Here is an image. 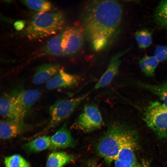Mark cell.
Returning a JSON list of instances; mask_svg holds the SVG:
<instances>
[{
    "label": "cell",
    "mask_w": 167,
    "mask_h": 167,
    "mask_svg": "<svg viewBox=\"0 0 167 167\" xmlns=\"http://www.w3.org/2000/svg\"><path fill=\"white\" fill-rule=\"evenodd\" d=\"M122 16V7L117 1L92 0L85 3L81 16L83 28L94 50H104L116 41Z\"/></svg>",
    "instance_id": "6da1fadb"
},
{
    "label": "cell",
    "mask_w": 167,
    "mask_h": 167,
    "mask_svg": "<svg viewBox=\"0 0 167 167\" xmlns=\"http://www.w3.org/2000/svg\"><path fill=\"white\" fill-rule=\"evenodd\" d=\"M64 21V15L60 11L38 13L32 17L25 33L31 40L55 34L62 29Z\"/></svg>",
    "instance_id": "7a4b0ae2"
},
{
    "label": "cell",
    "mask_w": 167,
    "mask_h": 167,
    "mask_svg": "<svg viewBox=\"0 0 167 167\" xmlns=\"http://www.w3.org/2000/svg\"><path fill=\"white\" fill-rule=\"evenodd\" d=\"M126 127L124 124L118 122L111 123L106 133L99 141L97 148L98 153L108 163L117 159Z\"/></svg>",
    "instance_id": "3957f363"
},
{
    "label": "cell",
    "mask_w": 167,
    "mask_h": 167,
    "mask_svg": "<svg viewBox=\"0 0 167 167\" xmlns=\"http://www.w3.org/2000/svg\"><path fill=\"white\" fill-rule=\"evenodd\" d=\"M144 121L160 138H167V106L158 101L151 102L143 113Z\"/></svg>",
    "instance_id": "277c9868"
},
{
    "label": "cell",
    "mask_w": 167,
    "mask_h": 167,
    "mask_svg": "<svg viewBox=\"0 0 167 167\" xmlns=\"http://www.w3.org/2000/svg\"><path fill=\"white\" fill-rule=\"evenodd\" d=\"M89 94L88 93L72 98L57 100L49 109L50 119L47 129L55 127L68 118Z\"/></svg>",
    "instance_id": "5b68a950"
},
{
    "label": "cell",
    "mask_w": 167,
    "mask_h": 167,
    "mask_svg": "<svg viewBox=\"0 0 167 167\" xmlns=\"http://www.w3.org/2000/svg\"><path fill=\"white\" fill-rule=\"evenodd\" d=\"M103 124V119L98 108L95 105L89 104L84 106L72 127L89 132L100 128Z\"/></svg>",
    "instance_id": "8992f818"
},
{
    "label": "cell",
    "mask_w": 167,
    "mask_h": 167,
    "mask_svg": "<svg viewBox=\"0 0 167 167\" xmlns=\"http://www.w3.org/2000/svg\"><path fill=\"white\" fill-rule=\"evenodd\" d=\"M84 36L83 28L76 26L62 32L61 45L64 55H72L78 52L83 45Z\"/></svg>",
    "instance_id": "52a82bcc"
},
{
    "label": "cell",
    "mask_w": 167,
    "mask_h": 167,
    "mask_svg": "<svg viewBox=\"0 0 167 167\" xmlns=\"http://www.w3.org/2000/svg\"><path fill=\"white\" fill-rule=\"evenodd\" d=\"M0 114L5 119L24 120L27 116L11 92L3 94L0 98Z\"/></svg>",
    "instance_id": "ba28073f"
},
{
    "label": "cell",
    "mask_w": 167,
    "mask_h": 167,
    "mask_svg": "<svg viewBox=\"0 0 167 167\" xmlns=\"http://www.w3.org/2000/svg\"><path fill=\"white\" fill-rule=\"evenodd\" d=\"M133 131L126 128L122 135L120 148L116 160L127 161L132 165L137 162L135 155L136 143Z\"/></svg>",
    "instance_id": "9c48e42d"
},
{
    "label": "cell",
    "mask_w": 167,
    "mask_h": 167,
    "mask_svg": "<svg viewBox=\"0 0 167 167\" xmlns=\"http://www.w3.org/2000/svg\"><path fill=\"white\" fill-rule=\"evenodd\" d=\"M11 92L18 104L27 116L41 95L40 92L37 89L26 90L20 88L15 89Z\"/></svg>",
    "instance_id": "30bf717a"
},
{
    "label": "cell",
    "mask_w": 167,
    "mask_h": 167,
    "mask_svg": "<svg viewBox=\"0 0 167 167\" xmlns=\"http://www.w3.org/2000/svg\"><path fill=\"white\" fill-rule=\"evenodd\" d=\"M32 126L24 120L5 119L0 123V137L5 140L15 137L30 129Z\"/></svg>",
    "instance_id": "8fae6325"
},
{
    "label": "cell",
    "mask_w": 167,
    "mask_h": 167,
    "mask_svg": "<svg viewBox=\"0 0 167 167\" xmlns=\"http://www.w3.org/2000/svg\"><path fill=\"white\" fill-rule=\"evenodd\" d=\"M130 49L119 52L111 58L108 66L104 73L96 84L93 89H97L109 85L118 74L122 62L121 58Z\"/></svg>",
    "instance_id": "7c38bea8"
},
{
    "label": "cell",
    "mask_w": 167,
    "mask_h": 167,
    "mask_svg": "<svg viewBox=\"0 0 167 167\" xmlns=\"http://www.w3.org/2000/svg\"><path fill=\"white\" fill-rule=\"evenodd\" d=\"M79 80L78 76L68 73L61 68L56 75L46 82L45 87L49 90L69 88L76 85Z\"/></svg>",
    "instance_id": "4fadbf2b"
},
{
    "label": "cell",
    "mask_w": 167,
    "mask_h": 167,
    "mask_svg": "<svg viewBox=\"0 0 167 167\" xmlns=\"http://www.w3.org/2000/svg\"><path fill=\"white\" fill-rule=\"evenodd\" d=\"M50 147L52 150H57L72 147L74 141L65 122L50 137Z\"/></svg>",
    "instance_id": "5bb4252c"
},
{
    "label": "cell",
    "mask_w": 167,
    "mask_h": 167,
    "mask_svg": "<svg viewBox=\"0 0 167 167\" xmlns=\"http://www.w3.org/2000/svg\"><path fill=\"white\" fill-rule=\"evenodd\" d=\"M59 66L54 63L41 65L36 68L32 78V82L35 84H40L47 82L60 71Z\"/></svg>",
    "instance_id": "9a60e30c"
},
{
    "label": "cell",
    "mask_w": 167,
    "mask_h": 167,
    "mask_svg": "<svg viewBox=\"0 0 167 167\" xmlns=\"http://www.w3.org/2000/svg\"><path fill=\"white\" fill-rule=\"evenodd\" d=\"M62 36V33L50 39L40 49L38 54V56L64 55L61 45Z\"/></svg>",
    "instance_id": "2e32d148"
},
{
    "label": "cell",
    "mask_w": 167,
    "mask_h": 167,
    "mask_svg": "<svg viewBox=\"0 0 167 167\" xmlns=\"http://www.w3.org/2000/svg\"><path fill=\"white\" fill-rule=\"evenodd\" d=\"M50 137L43 136L25 143L24 147L29 152H36L50 148Z\"/></svg>",
    "instance_id": "e0dca14e"
},
{
    "label": "cell",
    "mask_w": 167,
    "mask_h": 167,
    "mask_svg": "<svg viewBox=\"0 0 167 167\" xmlns=\"http://www.w3.org/2000/svg\"><path fill=\"white\" fill-rule=\"evenodd\" d=\"M154 19L156 25L167 31V0L161 1L155 10Z\"/></svg>",
    "instance_id": "ac0fdd59"
},
{
    "label": "cell",
    "mask_w": 167,
    "mask_h": 167,
    "mask_svg": "<svg viewBox=\"0 0 167 167\" xmlns=\"http://www.w3.org/2000/svg\"><path fill=\"white\" fill-rule=\"evenodd\" d=\"M159 62L154 55H145L139 59V62L141 71L149 77L153 76Z\"/></svg>",
    "instance_id": "d6986e66"
},
{
    "label": "cell",
    "mask_w": 167,
    "mask_h": 167,
    "mask_svg": "<svg viewBox=\"0 0 167 167\" xmlns=\"http://www.w3.org/2000/svg\"><path fill=\"white\" fill-rule=\"evenodd\" d=\"M71 160L70 156L65 152H53L48 156L46 167H62L70 162Z\"/></svg>",
    "instance_id": "ffe728a7"
},
{
    "label": "cell",
    "mask_w": 167,
    "mask_h": 167,
    "mask_svg": "<svg viewBox=\"0 0 167 167\" xmlns=\"http://www.w3.org/2000/svg\"><path fill=\"white\" fill-rule=\"evenodd\" d=\"M140 86L148 90L159 97L162 103L167 106V82L160 84L140 83Z\"/></svg>",
    "instance_id": "44dd1931"
},
{
    "label": "cell",
    "mask_w": 167,
    "mask_h": 167,
    "mask_svg": "<svg viewBox=\"0 0 167 167\" xmlns=\"http://www.w3.org/2000/svg\"><path fill=\"white\" fill-rule=\"evenodd\" d=\"M22 2L30 9L38 13L48 12L52 8L51 3L46 0H23Z\"/></svg>",
    "instance_id": "7402d4cb"
},
{
    "label": "cell",
    "mask_w": 167,
    "mask_h": 167,
    "mask_svg": "<svg viewBox=\"0 0 167 167\" xmlns=\"http://www.w3.org/2000/svg\"><path fill=\"white\" fill-rule=\"evenodd\" d=\"M135 36L138 46L141 49L147 48L152 44V35L148 30H139L135 33Z\"/></svg>",
    "instance_id": "603a6c76"
},
{
    "label": "cell",
    "mask_w": 167,
    "mask_h": 167,
    "mask_svg": "<svg viewBox=\"0 0 167 167\" xmlns=\"http://www.w3.org/2000/svg\"><path fill=\"white\" fill-rule=\"evenodd\" d=\"M4 162L6 167H30L28 161L19 154L6 157Z\"/></svg>",
    "instance_id": "cb8c5ba5"
},
{
    "label": "cell",
    "mask_w": 167,
    "mask_h": 167,
    "mask_svg": "<svg viewBox=\"0 0 167 167\" xmlns=\"http://www.w3.org/2000/svg\"><path fill=\"white\" fill-rule=\"evenodd\" d=\"M154 56L159 62L167 60V45L156 46L154 51Z\"/></svg>",
    "instance_id": "d4e9b609"
},
{
    "label": "cell",
    "mask_w": 167,
    "mask_h": 167,
    "mask_svg": "<svg viewBox=\"0 0 167 167\" xmlns=\"http://www.w3.org/2000/svg\"><path fill=\"white\" fill-rule=\"evenodd\" d=\"M114 164L115 167H131L133 165L127 161L118 159L114 161Z\"/></svg>",
    "instance_id": "484cf974"
},
{
    "label": "cell",
    "mask_w": 167,
    "mask_h": 167,
    "mask_svg": "<svg viewBox=\"0 0 167 167\" xmlns=\"http://www.w3.org/2000/svg\"><path fill=\"white\" fill-rule=\"evenodd\" d=\"M24 26L25 22L22 20L17 21L14 24V27L18 31L22 30Z\"/></svg>",
    "instance_id": "4316f807"
},
{
    "label": "cell",
    "mask_w": 167,
    "mask_h": 167,
    "mask_svg": "<svg viewBox=\"0 0 167 167\" xmlns=\"http://www.w3.org/2000/svg\"><path fill=\"white\" fill-rule=\"evenodd\" d=\"M141 167H151L148 161L144 159L141 161Z\"/></svg>",
    "instance_id": "83f0119b"
},
{
    "label": "cell",
    "mask_w": 167,
    "mask_h": 167,
    "mask_svg": "<svg viewBox=\"0 0 167 167\" xmlns=\"http://www.w3.org/2000/svg\"><path fill=\"white\" fill-rule=\"evenodd\" d=\"M131 167H141V165L137 162L135 164L132 165Z\"/></svg>",
    "instance_id": "f1b7e54d"
}]
</instances>
